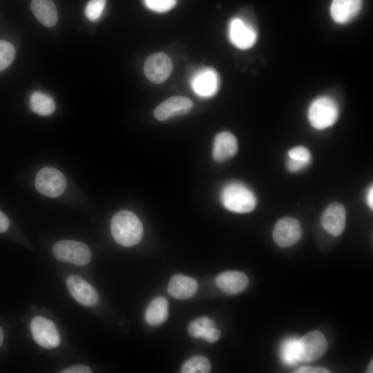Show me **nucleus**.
Here are the masks:
<instances>
[{
  "instance_id": "f704fd0d",
  "label": "nucleus",
  "mask_w": 373,
  "mask_h": 373,
  "mask_svg": "<svg viewBox=\"0 0 373 373\" xmlns=\"http://www.w3.org/2000/svg\"><path fill=\"white\" fill-rule=\"evenodd\" d=\"M372 361H371V363H370L369 366H368V368H367V372H372Z\"/></svg>"
},
{
  "instance_id": "393cba45",
  "label": "nucleus",
  "mask_w": 373,
  "mask_h": 373,
  "mask_svg": "<svg viewBox=\"0 0 373 373\" xmlns=\"http://www.w3.org/2000/svg\"><path fill=\"white\" fill-rule=\"evenodd\" d=\"M216 327L214 322L208 317L203 316L192 321L188 327L189 334L194 338H203L207 330Z\"/></svg>"
},
{
  "instance_id": "5701e85b",
  "label": "nucleus",
  "mask_w": 373,
  "mask_h": 373,
  "mask_svg": "<svg viewBox=\"0 0 373 373\" xmlns=\"http://www.w3.org/2000/svg\"><path fill=\"white\" fill-rule=\"evenodd\" d=\"M280 356L287 365H292L300 361V349L299 339L290 338L281 345Z\"/></svg>"
},
{
  "instance_id": "bb28decb",
  "label": "nucleus",
  "mask_w": 373,
  "mask_h": 373,
  "mask_svg": "<svg viewBox=\"0 0 373 373\" xmlns=\"http://www.w3.org/2000/svg\"><path fill=\"white\" fill-rule=\"evenodd\" d=\"M106 0H90L85 8V15L90 21H96L101 16Z\"/></svg>"
},
{
  "instance_id": "423d86ee",
  "label": "nucleus",
  "mask_w": 373,
  "mask_h": 373,
  "mask_svg": "<svg viewBox=\"0 0 373 373\" xmlns=\"http://www.w3.org/2000/svg\"><path fill=\"white\" fill-rule=\"evenodd\" d=\"M30 330L35 341L46 349L60 345L59 334L54 323L43 316H35L30 322Z\"/></svg>"
},
{
  "instance_id": "9d476101",
  "label": "nucleus",
  "mask_w": 373,
  "mask_h": 373,
  "mask_svg": "<svg viewBox=\"0 0 373 373\" xmlns=\"http://www.w3.org/2000/svg\"><path fill=\"white\" fill-rule=\"evenodd\" d=\"M300 361L312 362L321 357L327 350V343L319 331H312L299 339Z\"/></svg>"
},
{
  "instance_id": "f03ea898",
  "label": "nucleus",
  "mask_w": 373,
  "mask_h": 373,
  "mask_svg": "<svg viewBox=\"0 0 373 373\" xmlns=\"http://www.w3.org/2000/svg\"><path fill=\"white\" fill-rule=\"evenodd\" d=\"M220 198L226 209L236 213H248L254 210L256 198L254 193L240 182H231L222 190Z\"/></svg>"
},
{
  "instance_id": "1a4fd4ad",
  "label": "nucleus",
  "mask_w": 373,
  "mask_h": 373,
  "mask_svg": "<svg viewBox=\"0 0 373 373\" xmlns=\"http://www.w3.org/2000/svg\"><path fill=\"white\" fill-rule=\"evenodd\" d=\"M172 68L171 60L167 55L164 52H156L146 59L144 73L150 82L161 84L169 77Z\"/></svg>"
},
{
  "instance_id": "2eb2a0df",
  "label": "nucleus",
  "mask_w": 373,
  "mask_h": 373,
  "mask_svg": "<svg viewBox=\"0 0 373 373\" xmlns=\"http://www.w3.org/2000/svg\"><path fill=\"white\" fill-rule=\"evenodd\" d=\"M215 282L217 287L227 294H237L248 285L247 276L237 271L222 272L217 276Z\"/></svg>"
},
{
  "instance_id": "c756f323",
  "label": "nucleus",
  "mask_w": 373,
  "mask_h": 373,
  "mask_svg": "<svg viewBox=\"0 0 373 373\" xmlns=\"http://www.w3.org/2000/svg\"><path fill=\"white\" fill-rule=\"evenodd\" d=\"M91 370L84 365H75L61 371V373H90Z\"/></svg>"
},
{
  "instance_id": "c85d7f7f",
  "label": "nucleus",
  "mask_w": 373,
  "mask_h": 373,
  "mask_svg": "<svg viewBox=\"0 0 373 373\" xmlns=\"http://www.w3.org/2000/svg\"><path fill=\"white\" fill-rule=\"evenodd\" d=\"M220 336V332L216 327L209 328L205 333L203 338L209 343L217 341Z\"/></svg>"
},
{
  "instance_id": "4468645a",
  "label": "nucleus",
  "mask_w": 373,
  "mask_h": 373,
  "mask_svg": "<svg viewBox=\"0 0 373 373\" xmlns=\"http://www.w3.org/2000/svg\"><path fill=\"white\" fill-rule=\"evenodd\" d=\"M191 87L201 97H211L218 90L219 78L212 68H205L198 71L191 79Z\"/></svg>"
},
{
  "instance_id": "4be33fe9",
  "label": "nucleus",
  "mask_w": 373,
  "mask_h": 373,
  "mask_svg": "<svg viewBox=\"0 0 373 373\" xmlns=\"http://www.w3.org/2000/svg\"><path fill=\"white\" fill-rule=\"evenodd\" d=\"M287 167L291 172H296L307 166L311 160V154L305 146H298L288 151Z\"/></svg>"
},
{
  "instance_id": "6e6552de",
  "label": "nucleus",
  "mask_w": 373,
  "mask_h": 373,
  "mask_svg": "<svg viewBox=\"0 0 373 373\" xmlns=\"http://www.w3.org/2000/svg\"><path fill=\"white\" fill-rule=\"evenodd\" d=\"M228 30L231 44L238 48H250L257 40V32L254 28L242 18H233L229 22Z\"/></svg>"
},
{
  "instance_id": "aec40b11",
  "label": "nucleus",
  "mask_w": 373,
  "mask_h": 373,
  "mask_svg": "<svg viewBox=\"0 0 373 373\" xmlns=\"http://www.w3.org/2000/svg\"><path fill=\"white\" fill-rule=\"evenodd\" d=\"M168 314L169 305L166 299L158 296L149 303L145 312V319L150 325L157 326L166 321Z\"/></svg>"
},
{
  "instance_id": "dca6fc26",
  "label": "nucleus",
  "mask_w": 373,
  "mask_h": 373,
  "mask_svg": "<svg viewBox=\"0 0 373 373\" xmlns=\"http://www.w3.org/2000/svg\"><path fill=\"white\" fill-rule=\"evenodd\" d=\"M237 151V140L231 133L224 131L216 135L212 152L216 161L224 162L234 156Z\"/></svg>"
},
{
  "instance_id": "6ab92c4d",
  "label": "nucleus",
  "mask_w": 373,
  "mask_h": 373,
  "mask_svg": "<svg viewBox=\"0 0 373 373\" xmlns=\"http://www.w3.org/2000/svg\"><path fill=\"white\" fill-rule=\"evenodd\" d=\"M30 8L35 17L44 26L52 27L57 23V12L52 0H32Z\"/></svg>"
},
{
  "instance_id": "f3484780",
  "label": "nucleus",
  "mask_w": 373,
  "mask_h": 373,
  "mask_svg": "<svg viewBox=\"0 0 373 373\" xmlns=\"http://www.w3.org/2000/svg\"><path fill=\"white\" fill-rule=\"evenodd\" d=\"M362 0H332L330 13L333 20L338 23H346L360 12Z\"/></svg>"
},
{
  "instance_id": "2f4dec72",
  "label": "nucleus",
  "mask_w": 373,
  "mask_h": 373,
  "mask_svg": "<svg viewBox=\"0 0 373 373\" xmlns=\"http://www.w3.org/2000/svg\"><path fill=\"white\" fill-rule=\"evenodd\" d=\"M9 225V219L1 211H0V233L6 231Z\"/></svg>"
},
{
  "instance_id": "20e7f679",
  "label": "nucleus",
  "mask_w": 373,
  "mask_h": 373,
  "mask_svg": "<svg viewBox=\"0 0 373 373\" xmlns=\"http://www.w3.org/2000/svg\"><path fill=\"white\" fill-rule=\"evenodd\" d=\"M52 253L59 261L70 262L77 266L88 265L92 257L91 251L86 244L68 240L55 243Z\"/></svg>"
},
{
  "instance_id": "a211bd4d",
  "label": "nucleus",
  "mask_w": 373,
  "mask_h": 373,
  "mask_svg": "<svg viewBox=\"0 0 373 373\" xmlns=\"http://www.w3.org/2000/svg\"><path fill=\"white\" fill-rule=\"evenodd\" d=\"M197 290V281L191 277L182 274L174 275L171 278L167 288L169 295L176 299L189 298Z\"/></svg>"
},
{
  "instance_id": "f257e3e1",
  "label": "nucleus",
  "mask_w": 373,
  "mask_h": 373,
  "mask_svg": "<svg viewBox=\"0 0 373 373\" xmlns=\"http://www.w3.org/2000/svg\"><path fill=\"white\" fill-rule=\"evenodd\" d=\"M111 230L114 240L125 247L137 245L143 236L141 221L135 214L127 210L120 211L113 216Z\"/></svg>"
},
{
  "instance_id": "0eeeda50",
  "label": "nucleus",
  "mask_w": 373,
  "mask_h": 373,
  "mask_svg": "<svg viewBox=\"0 0 373 373\" xmlns=\"http://www.w3.org/2000/svg\"><path fill=\"white\" fill-rule=\"evenodd\" d=\"M302 236V229L298 220L285 217L276 223L273 239L280 247H289L296 244Z\"/></svg>"
},
{
  "instance_id": "72a5a7b5",
  "label": "nucleus",
  "mask_w": 373,
  "mask_h": 373,
  "mask_svg": "<svg viewBox=\"0 0 373 373\" xmlns=\"http://www.w3.org/2000/svg\"><path fill=\"white\" fill-rule=\"evenodd\" d=\"M3 341V333L2 329L0 327V347L1 346Z\"/></svg>"
},
{
  "instance_id": "a878e982",
  "label": "nucleus",
  "mask_w": 373,
  "mask_h": 373,
  "mask_svg": "<svg viewBox=\"0 0 373 373\" xmlns=\"http://www.w3.org/2000/svg\"><path fill=\"white\" fill-rule=\"evenodd\" d=\"M15 49L13 45L5 40H0V71L8 68L14 61Z\"/></svg>"
},
{
  "instance_id": "b1692460",
  "label": "nucleus",
  "mask_w": 373,
  "mask_h": 373,
  "mask_svg": "<svg viewBox=\"0 0 373 373\" xmlns=\"http://www.w3.org/2000/svg\"><path fill=\"white\" fill-rule=\"evenodd\" d=\"M209 361L202 356H195L187 360L182 365V373H208L211 372Z\"/></svg>"
},
{
  "instance_id": "7ed1b4c3",
  "label": "nucleus",
  "mask_w": 373,
  "mask_h": 373,
  "mask_svg": "<svg viewBox=\"0 0 373 373\" xmlns=\"http://www.w3.org/2000/svg\"><path fill=\"white\" fill-rule=\"evenodd\" d=\"M338 107L331 97L322 96L314 99L308 110L311 125L318 130L332 126L338 119Z\"/></svg>"
},
{
  "instance_id": "cd10ccee",
  "label": "nucleus",
  "mask_w": 373,
  "mask_h": 373,
  "mask_svg": "<svg viewBox=\"0 0 373 373\" xmlns=\"http://www.w3.org/2000/svg\"><path fill=\"white\" fill-rule=\"evenodd\" d=\"M145 6L156 12H166L171 10L177 3V0H143Z\"/></svg>"
},
{
  "instance_id": "9b49d317",
  "label": "nucleus",
  "mask_w": 373,
  "mask_h": 373,
  "mask_svg": "<svg viewBox=\"0 0 373 373\" xmlns=\"http://www.w3.org/2000/svg\"><path fill=\"white\" fill-rule=\"evenodd\" d=\"M68 289L72 296L84 306H95L99 303L96 290L84 278L71 275L66 280Z\"/></svg>"
},
{
  "instance_id": "f8f14e48",
  "label": "nucleus",
  "mask_w": 373,
  "mask_h": 373,
  "mask_svg": "<svg viewBox=\"0 0 373 373\" xmlns=\"http://www.w3.org/2000/svg\"><path fill=\"white\" fill-rule=\"evenodd\" d=\"M193 107L191 99L184 96H173L162 102L154 111L155 118L164 121L189 113Z\"/></svg>"
},
{
  "instance_id": "412c9836",
  "label": "nucleus",
  "mask_w": 373,
  "mask_h": 373,
  "mask_svg": "<svg viewBox=\"0 0 373 373\" xmlns=\"http://www.w3.org/2000/svg\"><path fill=\"white\" fill-rule=\"evenodd\" d=\"M30 107L31 110L40 115H50L55 109L53 99L48 94L36 91L30 97Z\"/></svg>"
},
{
  "instance_id": "473e14b6",
  "label": "nucleus",
  "mask_w": 373,
  "mask_h": 373,
  "mask_svg": "<svg viewBox=\"0 0 373 373\" xmlns=\"http://www.w3.org/2000/svg\"><path fill=\"white\" fill-rule=\"evenodd\" d=\"M367 203L370 208L372 209L373 208V190H372V186L369 188L367 193Z\"/></svg>"
},
{
  "instance_id": "39448f33",
  "label": "nucleus",
  "mask_w": 373,
  "mask_h": 373,
  "mask_svg": "<svg viewBox=\"0 0 373 373\" xmlns=\"http://www.w3.org/2000/svg\"><path fill=\"white\" fill-rule=\"evenodd\" d=\"M37 190L44 195L57 198L66 186V180L61 171L54 167L46 166L37 173L35 178Z\"/></svg>"
},
{
  "instance_id": "7c9ffc66",
  "label": "nucleus",
  "mask_w": 373,
  "mask_h": 373,
  "mask_svg": "<svg viewBox=\"0 0 373 373\" xmlns=\"http://www.w3.org/2000/svg\"><path fill=\"white\" fill-rule=\"evenodd\" d=\"M295 373H329V370L320 367L304 366L298 368Z\"/></svg>"
},
{
  "instance_id": "ddd939ff",
  "label": "nucleus",
  "mask_w": 373,
  "mask_h": 373,
  "mask_svg": "<svg viewBox=\"0 0 373 373\" xmlns=\"http://www.w3.org/2000/svg\"><path fill=\"white\" fill-rule=\"evenodd\" d=\"M345 209L338 202L329 204L321 217L323 227L333 236H338L342 233L345 227Z\"/></svg>"
}]
</instances>
